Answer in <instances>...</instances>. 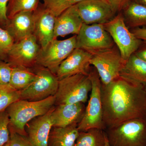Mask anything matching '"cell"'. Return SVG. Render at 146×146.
I'll use <instances>...</instances> for the list:
<instances>
[{
	"mask_svg": "<svg viewBox=\"0 0 146 146\" xmlns=\"http://www.w3.org/2000/svg\"><path fill=\"white\" fill-rule=\"evenodd\" d=\"M10 146H34L27 136L21 135L9 129Z\"/></svg>",
	"mask_w": 146,
	"mask_h": 146,
	"instance_id": "obj_29",
	"label": "cell"
},
{
	"mask_svg": "<svg viewBox=\"0 0 146 146\" xmlns=\"http://www.w3.org/2000/svg\"><path fill=\"white\" fill-rule=\"evenodd\" d=\"M134 54L146 62V44L143 43Z\"/></svg>",
	"mask_w": 146,
	"mask_h": 146,
	"instance_id": "obj_34",
	"label": "cell"
},
{
	"mask_svg": "<svg viewBox=\"0 0 146 146\" xmlns=\"http://www.w3.org/2000/svg\"><path fill=\"white\" fill-rule=\"evenodd\" d=\"M89 77L92 83L91 94L83 117L78 124V128L80 131L94 128L104 130L106 127L103 121L102 82L95 68L91 70Z\"/></svg>",
	"mask_w": 146,
	"mask_h": 146,
	"instance_id": "obj_5",
	"label": "cell"
},
{
	"mask_svg": "<svg viewBox=\"0 0 146 146\" xmlns=\"http://www.w3.org/2000/svg\"><path fill=\"white\" fill-rule=\"evenodd\" d=\"M131 1L146 6V0H131Z\"/></svg>",
	"mask_w": 146,
	"mask_h": 146,
	"instance_id": "obj_35",
	"label": "cell"
},
{
	"mask_svg": "<svg viewBox=\"0 0 146 146\" xmlns=\"http://www.w3.org/2000/svg\"><path fill=\"white\" fill-rule=\"evenodd\" d=\"M41 47L34 34L15 42L9 52L6 62L11 67L21 66L32 68L36 65Z\"/></svg>",
	"mask_w": 146,
	"mask_h": 146,
	"instance_id": "obj_11",
	"label": "cell"
},
{
	"mask_svg": "<svg viewBox=\"0 0 146 146\" xmlns=\"http://www.w3.org/2000/svg\"><path fill=\"white\" fill-rule=\"evenodd\" d=\"M106 133L100 129L80 131L74 146H105Z\"/></svg>",
	"mask_w": 146,
	"mask_h": 146,
	"instance_id": "obj_23",
	"label": "cell"
},
{
	"mask_svg": "<svg viewBox=\"0 0 146 146\" xmlns=\"http://www.w3.org/2000/svg\"><path fill=\"white\" fill-rule=\"evenodd\" d=\"M103 25L126 61L143 44V42L129 30L126 25L123 13L119 12Z\"/></svg>",
	"mask_w": 146,
	"mask_h": 146,
	"instance_id": "obj_6",
	"label": "cell"
},
{
	"mask_svg": "<svg viewBox=\"0 0 146 146\" xmlns=\"http://www.w3.org/2000/svg\"><path fill=\"white\" fill-rule=\"evenodd\" d=\"M115 13L123 10L131 0H107Z\"/></svg>",
	"mask_w": 146,
	"mask_h": 146,
	"instance_id": "obj_32",
	"label": "cell"
},
{
	"mask_svg": "<svg viewBox=\"0 0 146 146\" xmlns=\"http://www.w3.org/2000/svg\"><path fill=\"white\" fill-rule=\"evenodd\" d=\"M77 35L64 40L54 39L45 48H40L36 65L49 70L56 75L59 65L76 48Z\"/></svg>",
	"mask_w": 146,
	"mask_h": 146,
	"instance_id": "obj_9",
	"label": "cell"
},
{
	"mask_svg": "<svg viewBox=\"0 0 146 146\" xmlns=\"http://www.w3.org/2000/svg\"><path fill=\"white\" fill-rule=\"evenodd\" d=\"M12 68L9 63L4 60H0V84H9Z\"/></svg>",
	"mask_w": 146,
	"mask_h": 146,
	"instance_id": "obj_30",
	"label": "cell"
},
{
	"mask_svg": "<svg viewBox=\"0 0 146 146\" xmlns=\"http://www.w3.org/2000/svg\"><path fill=\"white\" fill-rule=\"evenodd\" d=\"M128 27L135 29L146 26V6L131 1L123 9Z\"/></svg>",
	"mask_w": 146,
	"mask_h": 146,
	"instance_id": "obj_21",
	"label": "cell"
},
{
	"mask_svg": "<svg viewBox=\"0 0 146 146\" xmlns=\"http://www.w3.org/2000/svg\"><path fill=\"white\" fill-rule=\"evenodd\" d=\"M120 76L146 86V61L133 54L126 62Z\"/></svg>",
	"mask_w": 146,
	"mask_h": 146,
	"instance_id": "obj_20",
	"label": "cell"
},
{
	"mask_svg": "<svg viewBox=\"0 0 146 146\" xmlns=\"http://www.w3.org/2000/svg\"><path fill=\"white\" fill-rule=\"evenodd\" d=\"M12 72L9 84L18 91L25 89L33 82L36 74L31 68L21 66L12 67Z\"/></svg>",
	"mask_w": 146,
	"mask_h": 146,
	"instance_id": "obj_22",
	"label": "cell"
},
{
	"mask_svg": "<svg viewBox=\"0 0 146 146\" xmlns=\"http://www.w3.org/2000/svg\"><path fill=\"white\" fill-rule=\"evenodd\" d=\"M44 6L56 17L71 7L84 0H42Z\"/></svg>",
	"mask_w": 146,
	"mask_h": 146,
	"instance_id": "obj_25",
	"label": "cell"
},
{
	"mask_svg": "<svg viewBox=\"0 0 146 146\" xmlns=\"http://www.w3.org/2000/svg\"><path fill=\"white\" fill-rule=\"evenodd\" d=\"M103 121L107 129L127 120L146 119V86L120 76L102 84Z\"/></svg>",
	"mask_w": 146,
	"mask_h": 146,
	"instance_id": "obj_1",
	"label": "cell"
},
{
	"mask_svg": "<svg viewBox=\"0 0 146 146\" xmlns=\"http://www.w3.org/2000/svg\"><path fill=\"white\" fill-rule=\"evenodd\" d=\"M20 91L13 89L9 84H0V112L4 111L12 103L20 100Z\"/></svg>",
	"mask_w": 146,
	"mask_h": 146,
	"instance_id": "obj_26",
	"label": "cell"
},
{
	"mask_svg": "<svg viewBox=\"0 0 146 146\" xmlns=\"http://www.w3.org/2000/svg\"><path fill=\"white\" fill-rule=\"evenodd\" d=\"M92 56L90 53L76 48L59 65L56 74L58 80L77 74L89 75Z\"/></svg>",
	"mask_w": 146,
	"mask_h": 146,
	"instance_id": "obj_13",
	"label": "cell"
},
{
	"mask_svg": "<svg viewBox=\"0 0 146 146\" xmlns=\"http://www.w3.org/2000/svg\"><path fill=\"white\" fill-rule=\"evenodd\" d=\"M84 104L78 103L55 105L51 113L53 127H65L78 124L85 111Z\"/></svg>",
	"mask_w": 146,
	"mask_h": 146,
	"instance_id": "obj_16",
	"label": "cell"
},
{
	"mask_svg": "<svg viewBox=\"0 0 146 146\" xmlns=\"http://www.w3.org/2000/svg\"><path fill=\"white\" fill-rule=\"evenodd\" d=\"M78 124L65 127H53L48 139L49 146H74L79 134Z\"/></svg>",
	"mask_w": 146,
	"mask_h": 146,
	"instance_id": "obj_19",
	"label": "cell"
},
{
	"mask_svg": "<svg viewBox=\"0 0 146 146\" xmlns=\"http://www.w3.org/2000/svg\"><path fill=\"white\" fill-rule=\"evenodd\" d=\"M54 107L46 114L32 120L26 126L27 136L34 146H49V137L53 127L51 113Z\"/></svg>",
	"mask_w": 146,
	"mask_h": 146,
	"instance_id": "obj_15",
	"label": "cell"
},
{
	"mask_svg": "<svg viewBox=\"0 0 146 146\" xmlns=\"http://www.w3.org/2000/svg\"><path fill=\"white\" fill-rule=\"evenodd\" d=\"M115 45L103 24L83 23L77 35L76 48L82 49L92 54L112 48Z\"/></svg>",
	"mask_w": 146,
	"mask_h": 146,
	"instance_id": "obj_10",
	"label": "cell"
},
{
	"mask_svg": "<svg viewBox=\"0 0 146 146\" xmlns=\"http://www.w3.org/2000/svg\"><path fill=\"white\" fill-rule=\"evenodd\" d=\"M33 68L36 76L29 86L20 91V100L38 101L54 96L59 82L56 75L42 66L36 65Z\"/></svg>",
	"mask_w": 146,
	"mask_h": 146,
	"instance_id": "obj_7",
	"label": "cell"
},
{
	"mask_svg": "<svg viewBox=\"0 0 146 146\" xmlns=\"http://www.w3.org/2000/svg\"><path fill=\"white\" fill-rule=\"evenodd\" d=\"M14 43V39L8 31L0 27V60L5 61Z\"/></svg>",
	"mask_w": 146,
	"mask_h": 146,
	"instance_id": "obj_27",
	"label": "cell"
},
{
	"mask_svg": "<svg viewBox=\"0 0 146 146\" xmlns=\"http://www.w3.org/2000/svg\"><path fill=\"white\" fill-rule=\"evenodd\" d=\"M55 96H52L38 101L18 100L12 103L5 110L10 119L9 128L27 136V124L36 117L46 114L55 106Z\"/></svg>",
	"mask_w": 146,
	"mask_h": 146,
	"instance_id": "obj_2",
	"label": "cell"
},
{
	"mask_svg": "<svg viewBox=\"0 0 146 146\" xmlns=\"http://www.w3.org/2000/svg\"><path fill=\"white\" fill-rule=\"evenodd\" d=\"M39 0H9L7 7L9 20L23 11H35L39 7Z\"/></svg>",
	"mask_w": 146,
	"mask_h": 146,
	"instance_id": "obj_24",
	"label": "cell"
},
{
	"mask_svg": "<svg viewBox=\"0 0 146 146\" xmlns=\"http://www.w3.org/2000/svg\"><path fill=\"white\" fill-rule=\"evenodd\" d=\"M90 62L96 70L102 84L106 85L120 76L126 61L115 46L92 54Z\"/></svg>",
	"mask_w": 146,
	"mask_h": 146,
	"instance_id": "obj_8",
	"label": "cell"
},
{
	"mask_svg": "<svg viewBox=\"0 0 146 146\" xmlns=\"http://www.w3.org/2000/svg\"><path fill=\"white\" fill-rule=\"evenodd\" d=\"M106 133L110 146H146V119L127 120Z\"/></svg>",
	"mask_w": 146,
	"mask_h": 146,
	"instance_id": "obj_3",
	"label": "cell"
},
{
	"mask_svg": "<svg viewBox=\"0 0 146 146\" xmlns=\"http://www.w3.org/2000/svg\"><path fill=\"white\" fill-rule=\"evenodd\" d=\"M131 32L138 39L146 44V27L133 29Z\"/></svg>",
	"mask_w": 146,
	"mask_h": 146,
	"instance_id": "obj_33",
	"label": "cell"
},
{
	"mask_svg": "<svg viewBox=\"0 0 146 146\" xmlns=\"http://www.w3.org/2000/svg\"><path fill=\"white\" fill-rule=\"evenodd\" d=\"M76 5L84 23L86 25L106 23L116 13L107 0H84Z\"/></svg>",
	"mask_w": 146,
	"mask_h": 146,
	"instance_id": "obj_12",
	"label": "cell"
},
{
	"mask_svg": "<svg viewBox=\"0 0 146 146\" xmlns=\"http://www.w3.org/2000/svg\"><path fill=\"white\" fill-rule=\"evenodd\" d=\"M3 146H9V143H6L5 144V145H3Z\"/></svg>",
	"mask_w": 146,
	"mask_h": 146,
	"instance_id": "obj_37",
	"label": "cell"
},
{
	"mask_svg": "<svg viewBox=\"0 0 146 146\" xmlns=\"http://www.w3.org/2000/svg\"><path fill=\"white\" fill-rule=\"evenodd\" d=\"M92 89L89 75L77 74L59 80L55 97V105L85 104Z\"/></svg>",
	"mask_w": 146,
	"mask_h": 146,
	"instance_id": "obj_4",
	"label": "cell"
},
{
	"mask_svg": "<svg viewBox=\"0 0 146 146\" xmlns=\"http://www.w3.org/2000/svg\"><path fill=\"white\" fill-rule=\"evenodd\" d=\"M34 11H23L9 19L5 29L13 37L15 42L33 34Z\"/></svg>",
	"mask_w": 146,
	"mask_h": 146,
	"instance_id": "obj_18",
	"label": "cell"
},
{
	"mask_svg": "<svg viewBox=\"0 0 146 146\" xmlns=\"http://www.w3.org/2000/svg\"><path fill=\"white\" fill-rule=\"evenodd\" d=\"M105 146H110V145L109 143H108V140L107 136H106V139Z\"/></svg>",
	"mask_w": 146,
	"mask_h": 146,
	"instance_id": "obj_36",
	"label": "cell"
},
{
	"mask_svg": "<svg viewBox=\"0 0 146 146\" xmlns=\"http://www.w3.org/2000/svg\"><path fill=\"white\" fill-rule=\"evenodd\" d=\"M83 23L76 5L71 7L56 17L54 39L68 35H77Z\"/></svg>",
	"mask_w": 146,
	"mask_h": 146,
	"instance_id": "obj_17",
	"label": "cell"
},
{
	"mask_svg": "<svg viewBox=\"0 0 146 146\" xmlns=\"http://www.w3.org/2000/svg\"><path fill=\"white\" fill-rule=\"evenodd\" d=\"M9 0H0V27L5 29L9 22L7 16V7Z\"/></svg>",
	"mask_w": 146,
	"mask_h": 146,
	"instance_id": "obj_31",
	"label": "cell"
},
{
	"mask_svg": "<svg viewBox=\"0 0 146 146\" xmlns=\"http://www.w3.org/2000/svg\"><path fill=\"white\" fill-rule=\"evenodd\" d=\"M35 36L43 48L54 39L56 17L43 5L34 12Z\"/></svg>",
	"mask_w": 146,
	"mask_h": 146,
	"instance_id": "obj_14",
	"label": "cell"
},
{
	"mask_svg": "<svg viewBox=\"0 0 146 146\" xmlns=\"http://www.w3.org/2000/svg\"><path fill=\"white\" fill-rule=\"evenodd\" d=\"M10 119L6 110L0 112V146L8 143L10 139Z\"/></svg>",
	"mask_w": 146,
	"mask_h": 146,
	"instance_id": "obj_28",
	"label": "cell"
}]
</instances>
